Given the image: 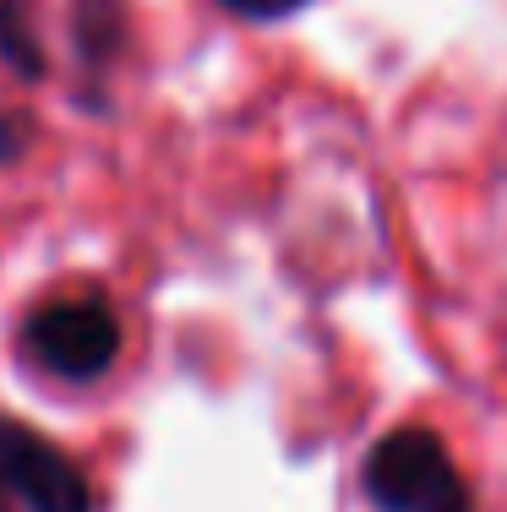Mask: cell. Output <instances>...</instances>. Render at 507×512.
I'll use <instances>...</instances> for the list:
<instances>
[{
  "instance_id": "277c9868",
  "label": "cell",
  "mask_w": 507,
  "mask_h": 512,
  "mask_svg": "<svg viewBox=\"0 0 507 512\" xmlns=\"http://www.w3.org/2000/svg\"><path fill=\"white\" fill-rule=\"evenodd\" d=\"M0 60L22 82H44V71H50V55H44V39H39V22H33L28 0H0Z\"/></svg>"
},
{
  "instance_id": "5b68a950",
  "label": "cell",
  "mask_w": 507,
  "mask_h": 512,
  "mask_svg": "<svg viewBox=\"0 0 507 512\" xmlns=\"http://www.w3.org/2000/svg\"><path fill=\"white\" fill-rule=\"evenodd\" d=\"M224 11H235V17L246 22H279V17H295V11H306L311 0H219Z\"/></svg>"
},
{
  "instance_id": "3957f363",
  "label": "cell",
  "mask_w": 507,
  "mask_h": 512,
  "mask_svg": "<svg viewBox=\"0 0 507 512\" xmlns=\"http://www.w3.org/2000/svg\"><path fill=\"white\" fill-rule=\"evenodd\" d=\"M0 502L11 512H93V485L66 447L0 414Z\"/></svg>"
},
{
  "instance_id": "52a82bcc",
  "label": "cell",
  "mask_w": 507,
  "mask_h": 512,
  "mask_svg": "<svg viewBox=\"0 0 507 512\" xmlns=\"http://www.w3.org/2000/svg\"><path fill=\"white\" fill-rule=\"evenodd\" d=\"M0 512H11V507H6V502H0Z\"/></svg>"
},
{
  "instance_id": "6da1fadb",
  "label": "cell",
  "mask_w": 507,
  "mask_h": 512,
  "mask_svg": "<svg viewBox=\"0 0 507 512\" xmlns=\"http://www.w3.org/2000/svg\"><path fill=\"white\" fill-rule=\"evenodd\" d=\"M360 485L377 512H469V485L437 431L398 425L360 463Z\"/></svg>"
},
{
  "instance_id": "7a4b0ae2",
  "label": "cell",
  "mask_w": 507,
  "mask_h": 512,
  "mask_svg": "<svg viewBox=\"0 0 507 512\" xmlns=\"http://www.w3.org/2000/svg\"><path fill=\"white\" fill-rule=\"evenodd\" d=\"M22 349L55 382H99L120 360V316L104 295H55L22 316Z\"/></svg>"
},
{
  "instance_id": "8992f818",
  "label": "cell",
  "mask_w": 507,
  "mask_h": 512,
  "mask_svg": "<svg viewBox=\"0 0 507 512\" xmlns=\"http://www.w3.org/2000/svg\"><path fill=\"white\" fill-rule=\"evenodd\" d=\"M11 126H17V120L0 115V164H6V158H17V153H22V142H28L22 131H11Z\"/></svg>"
}]
</instances>
